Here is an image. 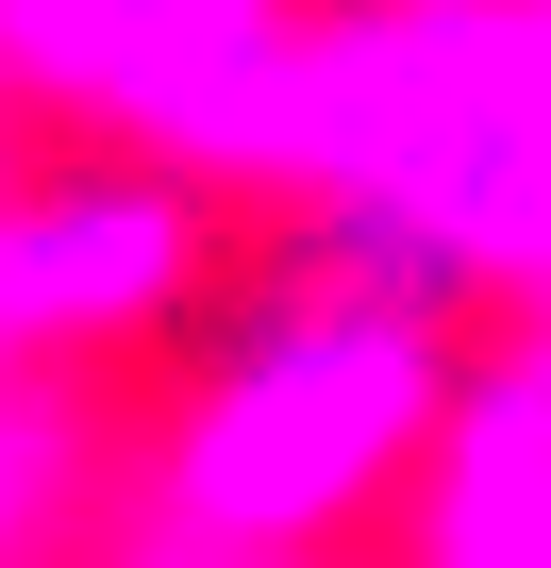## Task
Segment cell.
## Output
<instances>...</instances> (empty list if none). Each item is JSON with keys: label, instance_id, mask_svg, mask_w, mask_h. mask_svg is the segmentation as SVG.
<instances>
[{"label": "cell", "instance_id": "6da1fadb", "mask_svg": "<svg viewBox=\"0 0 551 568\" xmlns=\"http://www.w3.org/2000/svg\"><path fill=\"white\" fill-rule=\"evenodd\" d=\"M468 284L418 251L285 201L217 284L184 302V385H167V518L234 568H318L351 518L418 501L451 385H468Z\"/></svg>", "mask_w": 551, "mask_h": 568}, {"label": "cell", "instance_id": "7a4b0ae2", "mask_svg": "<svg viewBox=\"0 0 551 568\" xmlns=\"http://www.w3.org/2000/svg\"><path fill=\"white\" fill-rule=\"evenodd\" d=\"M267 184L418 251L468 302H551V0H351V18H302Z\"/></svg>", "mask_w": 551, "mask_h": 568}, {"label": "cell", "instance_id": "3957f363", "mask_svg": "<svg viewBox=\"0 0 551 568\" xmlns=\"http://www.w3.org/2000/svg\"><path fill=\"white\" fill-rule=\"evenodd\" d=\"M234 217L201 151L151 134H84L68 168L0 184V335L18 352H84V335H184V302L217 284Z\"/></svg>", "mask_w": 551, "mask_h": 568}, {"label": "cell", "instance_id": "277c9868", "mask_svg": "<svg viewBox=\"0 0 551 568\" xmlns=\"http://www.w3.org/2000/svg\"><path fill=\"white\" fill-rule=\"evenodd\" d=\"M0 68L51 84L101 134L267 168V118H285V68H302V0H0Z\"/></svg>", "mask_w": 551, "mask_h": 568}, {"label": "cell", "instance_id": "5b68a950", "mask_svg": "<svg viewBox=\"0 0 551 568\" xmlns=\"http://www.w3.org/2000/svg\"><path fill=\"white\" fill-rule=\"evenodd\" d=\"M418 568H551V302H518L501 352H468L451 435L418 468Z\"/></svg>", "mask_w": 551, "mask_h": 568}]
</instances>
